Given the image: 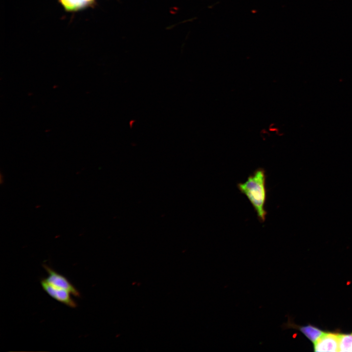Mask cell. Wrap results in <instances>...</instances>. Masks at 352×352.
Listing matches in <instances>:
<instances>
[{"label":"cell","mask_w":352,"mask_h":352,"mask_svg":"<svg viewBox=\"0 0 352 352\" xmlns=\"http://www.w3.org/2000/svg\"><path fill=\"white\" fill-rule=\"evenodd\" d=\"M237 187L252 205L259 220L264 221L267 214L265 209L267 197L265 170L263 168L257 169L246 181L238 183Z\"/></svg>","instance_id":"1"},{"label":"cell","mask_w":352,"mask_h":352,"mask_svg":"<svg viewBox=\"0 0 352 352\" xmlns=\"http://www.w3.org/2000/svg\"><path fill=\"white\" fill-rule=\"evenodd\" d=\"M43 267L48 273L47 277L44 279L47 283L53 286L66 290L74 296L80 297L79 291L66 277L46 264H44Z\"/></svg>","instance_id":"2"},{"label":"cell","mask_w":352,"mask_h":352,"mask_svg":"<svg viewBox=\"0 0 352 352\" xmlns=\"http://www.w3.org/2000/svg\"><path fill=\"white\" fill-rule=\"evenodd\" d=\"M313 344L314 352H339V333L324 332Z\"/></svg>","instance_id":"3"},{"label":"cell","mask_w":352,"mask_h":352,"mask_svg":"<svg viewBox=\"0 0 352 352\" xmlns=\"http://www.w3.org/2000/svg\"><path fill=\"white\" fill-rule=\"evenodd\" d=\"M41 284L44 290L56 300L71 308L77 307V304L71 297V294L67 290L53 286L44 279L41 280Z\"/></svg>","instance_id":"4"},{"label":"cell","mask_w":352,"mask_h":352,"mask_svg":"<svg viewBox=\"0 0 352 352\" xmlns=\"http://www.w3.org/2000/svg\"><path fill=\"white\" fill-rule=\"evenodd\" d=\"M282 328L283 329H293L301 332L308 339L314 343L324 333V331L316 327L308 324L306 326H300L296 324L293 319L288 316L287 321L284 323Z\"/></svg>","instance_id":"5"},{"label":"cell","mask_w":352,"mask_h":352,"mask_svg":"<svg viewBox=\"0 0 352 352\" xmlns=\"http://www.w3.org/2000/svg\"><path fill=\"white\" fill-rule=\"evenodd\" d=\"M67 12H76L93 5L96 0H58Z\"/></svg>","instance_id":"6"},{"label":"cell","mask_w":352,"mask_h":352,"mask_svg":"<svg viewBox=\"0 0 352 352\" xmlns=\"http://www.w3.org/2000/svg\"><path fill=\"white\" fill-rule=\"evenodd\" d=\"M339 352H352V332L339 333Z\"/></svg>","instance_id":"7"}]
</instances>
